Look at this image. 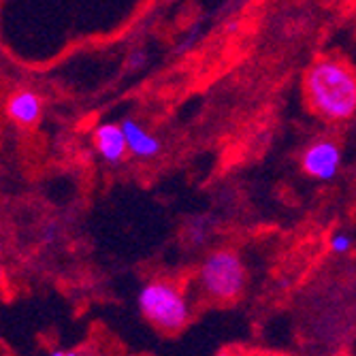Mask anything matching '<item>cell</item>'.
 <instances>
[{"instance_id": "cell-1", "label": "cell", "mask_w": 356, "mask_h": 356, "mask_svg": "<svg viewBox=\"0 0 356 356\" xmlns=\"http://www.w3.org/2000/svg\"><path fill=\"white\" fill-rule=\"evenodd\" d=\"M305 101L329 122H346L356 113V71L335 56L318 58L305 73Z\"/></svg>"}, {"instance_id": "cell-2", "label": "cell", "mask_w": 356, "mask_h": 356, "mask_svg": "<svg viewBox=\"0 0 356 356\" xmlns=\"http://www.w3.org/2000/svg\"><path fill=\"white\" fill-rule=\"evenodd\" d=\"M139 309L149 325L165 333L181 331L190 320L184 288L173 280H152L139 293Z\"/></svg>"}, {"instance_id": "cell-3", "label": "cell", "mask_w": 356, "mask_h": 356, "mask_svg": "<svg viewBox=\"0 0 356 356\" xmlns=\"http://www.w3.org/2000/svg\"><path fill=\"white\" fill-rule=\"evenodd\" d=\"M203 293L220 303L237 301L248 284V271L241 256L233 250H213L205 256L199 271Z\"/></svg>"}, {"instance_id": "cell-4", "label": "cell", "mask_w": 356, "mask_h": 356, "mask_svg": "<svg viewBox=\"0 0 356 356\" xmlns=\"http://www.w3.org/2000/svg\"><path fill=\"white\" fill-rule=\"evenodd\" d=\"M341 167V147L333 139L314 141L301 156V169L312 179L331 181Z\"/></svg>"}, {"instance_id": "cell-5", "label": "cell", "mask_w": 356, "mask_h": 356, "mask_svg": "<svg viewBox=\"0 0 356 356\" xmlns=\"http://www.w3.org/2000/svg\"><path fill=\"white\" fill-rule=\"evenodd\" d=\"M94 147L101 154V158L109 165H120L128 154V143L126 135L122 131V124H101L96 126V131L92 135Z\"/></svg>"}, {"instance_id": "cell-6", "label": "cell", "mask_w": 356, "mask_h": 356, "mask_svg": "<svg viewBox=\"0 0 356 356\" xmlns=\"http://www.w3.org/2000/svg\"><path fill=\"white\" fill-rule=\"evenodd\" d=\"M43 113V103L37 92L32 90H19L13 92L7 101V115L11 122H15L22 128L37 126Z\"/></svg>"}, {"instance_id": "cell-7", "label": "cell", "mask_w": 356, "mask_h": 356, "mask_svg": "<svg viewBox=\"0 0 356 356\" xmlns=\"http://www.w3.org/2000/svg\"><path fill=\"white\" fill-rule=\"evenodd\" d=\"M122 131L126 135L128 154H133L137 158H156L160 152H163V143H160V139L156 135L147 133L137 120L126 118L122 122Z\"/></svg>"}, {"instance_id": "cell-8", "label": "cell", "mask_w": 356, "mask_h": 356, "mask_svg": "<svg viewBox=\"0 0 356 356\" xmlns=\"http://www.w3.org/2000/svg\"><path fill=\"white\" fill-rule=\"evenodd\" d=\"M329 248H331L333 254H348L354 248V237L350 233H346V231H337V233L331 235Z\"/></svg>"}, {"instance_id": "cell-9", "label": "cell", "mask_w": 356, "mask_h": 356, "mask_svg": "<svg viewBox=\"0 0 356 356\" xmlns=\"http://www.w3.org/2000/svg\"><path fill=\"white\" fill-rule=\"evenodd\" d=\"M3 275H5V271H3V267H0V280H3Z\"/></svg>"}]
</instances>
